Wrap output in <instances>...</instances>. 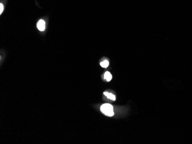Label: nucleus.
Here are the masks:
<instances>
[{
	"mask_svg": "<svg viewBox=\"0 0 192 144\" xmlns=\"http://www.w3.org/2000/svg\"><path fill=\"white\" fill-rule=\"evenodd\" d=\"M100 109L101 112L107 116L112 117L113 116H114L113 108L110 104L105 103V104L102 105L101 106Z\"/></svg>",
	"mask_w": 192,
	"mask_h": 144,
	"instance_id": "1",
	"label": "nucleus"
},
{
	"mask_svg": "<svg viewBox=\"0 0 192 144\" xmlns=\"http://www.w3.org/2000/svg\"><path fill=\"white\" fill-rule=\"evenodd\" d=\"M37 28L40 31H44L46 29V23L43 20H40L37 23Z\"/></svg>",
	"mask_w": 192,
	"mask_h": 144,
	"instance_id": "2",
	"label": "nucleus"
},
{
	"mask_svg": "<svg viewBox=\"0 0 192 144\" xmlns=\"http://www.w3.org/2000/svg\"><path fill=\"white\" fill-rule=\"evenodd\" d=\"M104 94L105 96H107L108 97V98H109V99H111L112 100H116V97L113 94H112L111 93L107 92H104Z\"/></svg>",
	"mask_w": 192,
	"mask_h": 144,
	"instance_id": "3",
	"label": "nucleus"
},
{
	"mask_svg": "<svg viewBox=\"0 0 192 144\" xmlns=\"http://www.w3.org/2000/svg\"><path fill=\"white\" fill-rule=\"evenodd\" d=\"M104 77H105V79L108 81H110L112 78V76L110 72H105L104 75Z\"/></svg>",
	"mask_w": 192,
	"mask_h": 144,
	"instance_id": "4",
	"label": "nucleus"
},
{
	"mask_svg": "<svg viewBox=\"0 0 192 144\" xmlns=\"http://www.w3.org/2000/svg\"><path fill=\"white\" fill-rule=\"evenodd\" d=\"M100 65L103 68H107L109 65V62L107 60H105L100 63Z\"/></svg>",
	"mask_w": 192,
	"mask_h": 144,
	"instance_id": "5",
	"label": "nucleus"
},
{
	"mask_svg": "<svg viewBox=\"0 0 192 144\" xmlns=\"http://www.w3.org/2000/svg\"><path fill=\"white\" fill-rule=\"evenodd\" d=\"M4 5L2 4H0V14L1 15L2 12L4 11Z\"/></svg>",
	"mask_w": 192,
	"mask_h": 144,
	"instance_id": "6",
	"label": "nucleus"
}]
</instances>
